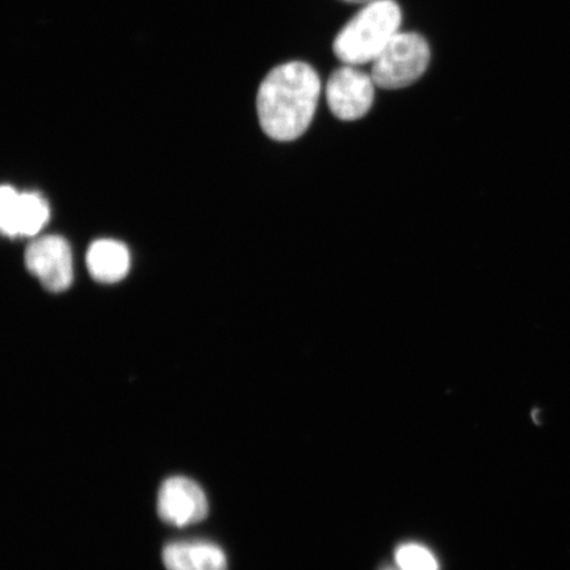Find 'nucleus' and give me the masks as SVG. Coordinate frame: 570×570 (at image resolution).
I'll return each mask as SVG.
<instances>
[{"mask_svg": "<svg viewBox=\"0 0 570 570\" xmlns=\"http://www.w3.org/2000/svg\"><path fill=\"white\" fill-rule=\"evenodd\" d=\"M167 570H227L226 556L210 543H173L164 548Z\"/></svg>", "mask_w": 570, "mask_h": 570, "instance_id": "8", "label": "nucleus"}, {"mask_svg": "<svg viewBox=\"0 0 570 570\" xmlns=\"http://www.w3.org/2000/svg\"><path fill=\"white\" fill-rule=\"evenodd\" d=\"M158 512L163 522L185 527L202 522L209 512L208 499L195 481L173 476L159 491Z\"/></svg>", "mask_w": 570, "mask_h": 570, "instance_id": "6", "label": "nucleus"}, {"mask_svg": "<svg viewBox=\"0 0 570 570\" xmlns=\"http://www.w3.org/2000/svg\"><path fill=\"white\" fill-rule=\"evenodd\" d=\"M320 92V77L308 63L292 61L271 70L256 97L263 131L277 141L301 138L315 118Z\"/></svg>", "mask_w": 570, "mask_h": 570, "instance_id": "1", "label": "nucleus"}, {"mask_svg": "<svg viewBox=\"0 0 570 570\" xmlns=\"http://www.w3.org/2000/svg\"><path fill=\"white\" fill-rule=\"evenodd\" d=\"M372 75L353 66L334 70L326 83V101L333 116L352 122L361 119L372 109L375 97Z\"/></svg>", "mask_w": 570, "mask_h": 570, "instance_id": "4", "label": "nucleus"}, {"mask_svg": "<svg viewBox=\"0 0 570 570\" xmlns=\"http://www.w3.org/2000/svg\"><path fill=\"white\" fill-rule=\"evenodd\" d=\"M26 266L28 271L49 292L67 291L73 283V255L67 239L60 235H46L27 247Z\"/></svg>", "mask_w": 570, "mask_h": 570, "instance_id": "5", "label": "nucleus"}, {"mask_svg": "<svg viewBox=\"0 0 570 570\" xmlns=\"http://www.w3.org/2000/svg\"><path fill=\"white\" fill-rule=\"evenodd\" d=\"M402 10L394 0H373L348 20L333 42V51L345 66L374 62L399 33Z\"/></svg>", "mask_w": 570, "mask_h": 570, "instance_id": "2", "label": "nucleus"}, {"mask_svg": "<svg viewBox=\"0 0 570 570\" xmlns=\"http://www.w3.org/2000/svg\"><path fill=\"white\" fill-rule=\"evenodd\" d=\"M342 2L352 3V4H366L373 2V0H342Z\"/></svg>", "mask_w": 570, "mask_h": 570, "instance_id": "12", "label": "nucleus"}, {"mask_svg": "<svg viewBox=\"0 0 570 570\" xmlns=\"http://www.w3.org/2000/svg\"><path fill=\"white\" fill-rule=\"evenodd\" d=\"M51 212L45 198L38 194H19L17 204V237H35L49 220Z\"/></svg>", "mask_w": 570, "mask_h": 570, "instance_id": "9", "label": "nucleus"}, {"mask_svg": "<svg viewBox=\"0 0 570 570\" xmlns=\"http://www.w3.org/2000/svg\"><path fill=\"white\" fill-rule=\"evenodd\" d=\"M87 265L92 279L104 284L118 283L130 271V252L122 242L98 239L88 249Z\"/></svg>", "mask_w": 570, "mask_h": 570, "instance_id": "7", "label": "nucleus"}, {"mask_svg": "<svg viewBox=\"0 0 570 570\" xmlns=\"http://www.w3.org/2000/svg\"><path fill=\"white\" fill-rule=\"evenodd\" d=\"M19 194L11 185L0 189V227L7 237L17 238L16 216Z\"/></svg>", "mask_w": 570, "mask_h": 570, "instance_id": "11", "label": "nucleus"}, {"mask_svg": "<svg viewBox=\"0 0 570 570\" xmlns=\"http://www.w3.org/2000/svg\"><path fill=\"white\" fill-rule=\"evenodd\" d=\"M401 570H439V562L430 550L420 544H404L396 552Z\"/></svg>", "mask_w": 570, "mask_h": 570, "instance_id": "10", "label": "nucleus"}, {"mask_svg": "<svg viewBox=\"0 0 570 570\" xmlns=\"http://www.w3.org/2000/svg\"><path fill=\"white\" fill-rule=\"evenodd\" d=\"M431 61V49L423 36L399 32L373 62L372 77L382 89L397 90L415 83Z\"/></svg>", "mask_w": 570, "mask_h": 570, "instance_id": "3", "label": "nucleus"}]
</instances>
